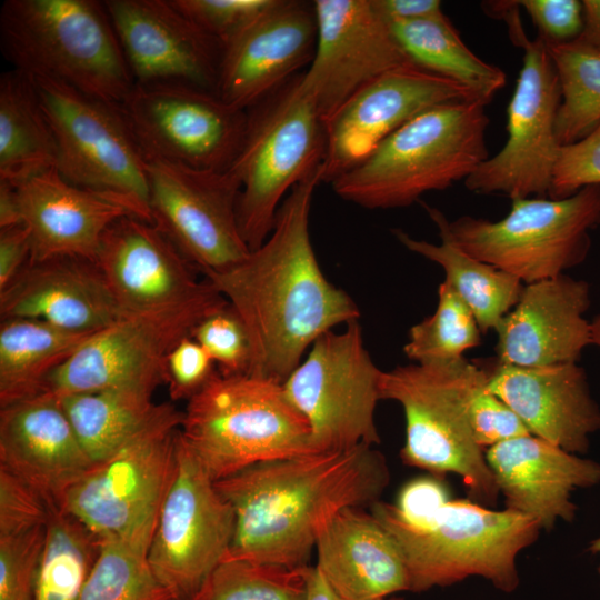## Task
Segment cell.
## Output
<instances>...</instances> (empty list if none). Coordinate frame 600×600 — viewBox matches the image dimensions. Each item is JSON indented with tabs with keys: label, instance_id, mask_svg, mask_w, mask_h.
<instances>
[{
	"label": "cell",
	"instance_id": "ee69618b",
	"mask_svg": "<svg viewBox=\"0 0 600 600\" xmlns=\"http://www.w3.org/2000/svg\"><path fill=\"white\" fill-rule=\"evenodd\" d=\"M593 184H600V123L579 141L560 147L548 197L568 198Z\"/></svg>",
	"mask_w": 600,
	"mask_h": 600
},
{
	"label": "cell",
	"instance_id": "f35d334b",
	"mask_svg": "<svg viewBox=\"0 0 600 600\" xmlns=\"http://www.w3.org/2000/svg\"><path fill=\"white\" fill-rule=\"evenodd\" d=\"M481 336L468 304L442 281L436 311L410 328L403 352L413 363L459 359L467 350L480 346Z\"/></svg>",
	"mask_w": 600,
	"mask_h": 600
},
{
	"label": "cell",
	"instance_id": "e0dca14e",
	"mask_svg": "<svg viewBox=\"0 0 600 600\" xmlns=\"http://www.w3.org/2000/svg\"><path fill=\"white\" fill-rule=\"evenodd\" d=\"M146 161L151 222L199 272L226 270L250 253L238 221L241 183L231 169Z\"/></svg>",
	"mask_w": 600,
	"mask_h": 600
},
{
	"label": "cell",
	"instance_id": "ffe728a7",
	"mask_svg": "<svg viewBox=\"0 0 600 600\" xmlns=\"http://www.w3.org/2000/svg\"><path fill=\"white\" fill-rule=\"evenodd\" d=\"M134 84L217 93L222 46L170 0H104Z\"/></svg>",
	"mask_w": 600,
	"mask_h": 600
},
{
	"label": "cell",
	"instance_id": "ba28073f",
	"mask_svg": "<svg viewBox=\"0 0 600 600\" xmlns=\"http://www.w3.org/2000/svg\"><path fill=\"white\" fill-rule=\"evenodd\" d=\"M422 207L441 239L529 284L564 274L586 260L590 231L600 224V184L563 199H514L497 221L472 216L449 221L439 209Z\"/></svg>",
	"mask_w": 600,
	"mask_h": 600
},
{
	"label": "cell",
	"instance_id": "8992f818",
	"mask_svg": "<svg viewBox=\"0 0 600 600\" xmlns=\"http://www.w3.org/2000/svg\"><path fill=\"white\" fill-rule=\"evenodd\" d=\"M483 369L464 357L409 363L383 371L381 400L398 402L404 414L406 464L441 478L459 476L470 500L493 506L500 494L483 449L470 427L468 402Z\"/></svg>",
	"mask_w": 600,
	"mask_h": 600
},
{
	"label": "cell",
	"instance_id": "2e32d148",
	"mask_svg": "<svg viewBox=\"0 0 600 600\" xmlns=\"http://www.w3.org/2000/svg\"><path fill=\"white\" fill-rule=\"evenodd\" d=\"M120 107L146 160L198 170H229L248 123L247 110L189 86L134 84Z\"/></svg>",
	"mask_w": 600,
	"mask_h": 600
},
{
	"label": "cell",
	"instance_id": "f5cc1de1",
	"mask_svg": "<svg viewBox=\"0 0 600 600\" xmlns=\"http://www.w3.org/2000/svg\"><path fill=\"white\" fill-rule=\"evenodd\" d=\"M22 224L16 186L0 180V229Z\"/></svg>",
	"mask_w": 600,
	"mask_h": 600
},
{
	"label": "cell",
	"instance_id": "ac0fdd59",
	"mask_svg": "<svg viewBox=\"0 0 600 600\" xmlns=\"http://www.w3.org/2000/svg\"><path fill=\"white\" fill-rule=\"evenodd\" d=\"M470 100L480 101L467 87L413 64L387 71L359 89L324 121L327 148L321 182L331 183L427 110Z\"/></svg>",
	"mask_w": 600,
	"mask_h": 600
},
{
	"label": "cell",
	"instance_id": "7dc6e473",
	"mask_svg": "<svg viewBox=\"0 0 600 600\" xmlns=\"http://www.w3.org/2000/svg\"><path fill=\"white\" fill-rule=\"evenodd\" d=\"M523 8L547 46L576 40L583 26L582 2L579 0H521Z\"/></svg>",
	"mask_w": 600,
	"mask_h": 600
},
{
	"label": "cell",
	"instance_id": "11a10c76",
	"mask_svg": "<svg viewBox=\"0 0 600 600\" xmlns=\"http://www.w3.org/2000/svg\"><path fill=\"white\" fill-rule=\"evenodd\" d=\"M591 341L600 348V312L591 321Z\"/></svg>",
	"mask_w": 600,
	"mask_h": 600
},
{
	"label": "cell",
	"instance_id": "9a60e30c",
	"mask_svg": "<svg viewBox=\"0 0 600 600\" xmlns=\"http://www.w3.org/2000/svg\"><path fill=\"white\" fill-rule=\"evenodd\" d=\"M511 39L524 53L507 108L508 138L496 156L464 180V186L474 193H502L511 200L547 198L561 147L556 136L559 80L540 37L530 40L522 30Z\"/></svg>",
	"mask_w": 600,
	"mask_h": 600
},
{
	"label": "cell",
	"instance_id": "1f68e13d",
	"mask_svg": "<svg viewBox=\"0 0 600 600\" xmlns=\"http://www.w3.org/2000/svg\"><path fill=\"white\" fill-rule=\"evenodd\" d=\"M389 23L412 64L467 87L486 106L506 86L503 70L473 53L446 14Z\"/></svg>",
	"mask_w": 600,
	"mask_h": 600
},
{
	"label": "cell",
	"instance_id": "bcb514c9",
	"mask_svg": "<svg viewBox=\"0 0 600 600\" xmlns=\"http://www.w3.org/2000/svg\"><path fill=\"white\" fill-rule=\"evenodd\" d=\"M218 372L206 350L191 337L171 350L166 364V383L172 401L189 400Z\"/></svg>",
	"mask_w": 600,
	"mask_h": 600
},
{
	"label": "cell",
	"instance_id": "6f0895ef",
	"mask_svg": "<svg viewBox=\"0 0 600 600\" xmlns=\"http://www.w3.org/2000/svg\"><path fill=\"white\" fill-rule=\"evenodd\" d=\"M374 600H403V599L400 597L391 596V597L380 598V599H374Z\"/></svg>",
	"mask_w": 600,
	"mask_h": 600
},
{
	"label": "cell",
	"instance_id": "8d00e7d4",
	"mask_svg": "<svg viewBox=\"0 0 600 600\" xmlns=\"http://www.w3.org/2000/svg\"><path fill=\"white\" fill-rule=\"evenodd\" d=\"M151 538L137 534L102 540L79 600L174 599L149 564Z\"/></svg>",
	"mask_w": 600,
	"mask_h": 600
},
{
	"label": "cell",
	"instance_id": "7a4b0ae2",
	"mask_svg": "<svg viewBox=\"0 0 600 600\" xmlns=\"http://www.w3.org/2000/svg\"><path fill=\"white\" fill-rule=\"evenodd\" d=\"M214 482L236 516L224 559L296 568L308 566L336 513L379 501L390 470L379 450L360 444L258 463Z\"/></svg>",
	"mask_w": 600,
	"mask_h": 600
},
{
	"label": "cell",
	"instance_id": "e575fe53",
	"mask_svg": "<svg viewBox=\"0 0 600 600\" xmlns=\"http://www.w3.org/2000/svg\"><path fill=\"white\" fill-rule=\"evenodd\" d=\"M100 548L83 523L50 504L34 600H79Z\"/></svg>",
	"mask_w": 600,
	"mask_h": 600
},
{
	"label": "cell",
	"instance_id": "52a82bcc",
	"mask_svg": "<svg viewBox=\"0 0 600 600\" xmlns=\"http://www.w3.org/2000/svg\"><path fill=\"white\" fill-rule=\"evenodd\" d=\"M181 436L218 481L251 466L314 452L310 428L282 383L217 372L187 401Z\"/></svg>",
	"mask_w": 600,
	"mask_h": 600
},
{
	"label": "cell",
	"instance_id": "f546056e",
	"mask_svg": "<svg viewBox=\"0 0 600 600\" xmlns=\"http://www.w3.org/2000/svg\"><path fill=\"white\" fill-rule=\"evenodd\" d=\"M91 334L37 319H1L0 408L43 391L50 374Z\"/></svg>",
	"mask_w": 600,
	"mask_h": 600
},
{
	"label": "cell",
	"instance_id": "4316f807",
	"mask_svg": "<svg viewBox=\"0 0 600 600\" xmlns=\"http://www.w3.org/2000/svg\"><path fill=\"white\" fill-rule=\"evenodd\" d=\"M0 316L30 318L94 333L127 316L92 260L60 256L29 260L0 291Z\"/></svg>",
	"mask_w": 600,
	"mask_h": 600
},
{
	"label": "cell",
	"instance_id": "7c38bea8",
	"mask_svg": "<svg viewBox=\"0 0 600 600\" xmlns=\"http://www.w3.org/2000/svg\"><path fill=\"white\" fill-rule=\"evenodd\" d=\"M382 373L364 347L359 321L312 343L282 384L309 424L314 452L380 443L374 411Z\"/></svg>",
	"mask_w": 600,
	"mask_h": 600
},
{
	"label": "cell",
	"instance_id": "9c48e42d",
	"mask_svg": "<svg viewBox=\"0 0 600 600\" xmlns=\"http://www.w3.org/2000/svg\"><path fill=\"white\" fill-rule=\"evenodd\" d=\"M247 111L244 138L230 169L241 183L238 221L252 251L271 233L284 196L320 169L327 134L302 74Z\"/></svg>",
	"mask_w": 600,
	"mask_h": 600
},
{
	"label": "cell",
	"instance_id": "d6986e66",
	"mask_svg": "<svg viewBox=\"0 0 600 600\" xmlns=\"http://www.w3.org/2000/svg\"><path fill=\"white\" fill-rule=\"evenodd\" d=\"M313 7L316 49L302 81L326 121L370 81L412 62L373 0H316Z\"/></svg>",
	"mask_w": 600,
	"mask_h": 600
},
{
	"label": "cell",
	"instance_id": "b9f144b4",
	"mask_svg": "<svg viewBox=\"0 0 600 600\" xmlns=\"http://www.w3.org/2000/svg\"><path fill=\"white\" fill-rule=\"evenodd\" d=\"M222 48L244 31L276 0H170Z\"/></svg>",
	"mask_w": 600,
	"mask_h": 600
},
{
	"label": "cell",
	"instance_id": "f1b7e54d",
	"mask_svg": "<svg viewBox=\"0 0 600 600\" xmlns=\"http://www.w3.org/2000/svg\"><path fill=\"white\" fill-rule=\"evenodd\" d=\"M317 569L344 600H374L409 591L401 552L372 513L344 508L321 529Z\"/></svg>",
	"mask_w": 600,
	"mask_h": 600
},
{
	"label": "cell",
	"instance_id": "816d5d0a",
	"mask_svg": "<svg viewBox=\"0 0 600 600\" xmlns=\"http://www.w3.org/2000/svg\"><path fill=\"white\" fill-rule=\"evenodd\" d=\"M583 26L576 41L600 51V0H583Z\"/></svg>",
	"mask_w": 600,
	"mask_h": 600
},
{
	"label": "cell",
	"instance_id": "680465c9",
	"mask_svg": "<svg viewBox=\"0 0 600 600\" xmlns=\"http://www.w3.org/2000/svg\"><path fill=\"white\" fill-rule=\"evenodd\" d=\"M170 600H176V599H170Z\"/></svg>",
	"mask_w": 600,
	"mask_h": 600
},
{
	"label": "cell",
	"instance_id": "484cf974",
	"mask_svg": "<svg viewBox=\"0 0 600 600\" xmlns=\"http://www.w3.org/2000/svg\"><path fill=\"white\" fill-rule=\"evenodd\" d=\"M484 456L506 509L534 519L541 529L571 522L577 511L572 492L600 483V462L532 434L492 446Z\"/></svg>",
	"mask_w": 600,
	"mask_h": 600
},
{
	"label": "cell",
	"instance_id": "7402d4cb",
	"mask_svg": "<svg viewBox=\"0 0 600 600\" xmlns=\"http://www.w3.org/2000/svg\"><path fill=\"white\" fill-rule=\"evenodd\" d=\"M489 389L521 419L532 436L570 453H586L600 431V407L578 362L520 367L480 361Z\"/></svg>",
	"mask_w": 600,
	"mask_h": 600
},
{
	"label": "cell",
	"instance_id": "74e56055",
	"mask_svg": "<svg viewBox=\"0 0 600 600\" xmlns=\"http://www.w3.org/2000/svg\"><path fill=\"white\" fill-rule=\"evenodd\" d=\"M308 571L224 559L189 600H307Z\"/></svg>",
	"mask_w": 600,
	"mask_h": 600
},
{
	"label": "cell",
	"instance_id": "4fadbf2b",
	"mask_svg": "<svg viewBox=\"0 0 600 600\" xmlns=\"http://www.w3.org/2000/svg\"><path fill=\"white\" fill-rule=\"evenodd\" d=\"M209 283L188 301L127 314L94 332L50 374L43 390L62 397L127 384L158 388L166 382L171 350L191 337L200 320L228 302Z\"/></svg>",
	"mask_w": 600,
	"mask_h": 600
},
{
	"label": "cell",
	"instance_id": "681fc988",
	"mask_svg": "<svg viewBox=\"0 0 600 600\" xmlns=\"http://www.w3.org/2000/svg\"><path fill=\"white\" fill-rule=\"evenodd\" d=\"M30 258V232L23 223L0 229V291L17 277Z\"/></svg>",
	"mask_w": 600,
	"mask_h": 600
},
{
	"label": "cell",
	"instance_id": "db71d44e",
	"mask_svg": "<svg viewBox=\"0 0 600 600\" xmlns=\"http://www.w3.org/2000/svg\"><path fill=\"white\" fill-rule=\"evenodd\" d=\"M307 600H344L322 578L317 567H309Z\"/></svg>",
	"mask_w": 600,
	"mask_h": 600
},
{
	"label": "cell",
	"instance_id": "f6af8a7d",
	"mask_svg": "<svg viewBox=\"0 0 600 600\" xmlns=\"http://www.w3.org/2000/svg\"><path fill=\"white\" fill-rule=\"evenodd\" d=\"M50 503L33 488L0 467V534L48 522Z\"/></svg>",
	"mask_w": 600,
	"mask_h": 600
},
{
	"label": "cell",
	"instance_id": "44dd1931",
	"mask_svg": "<svg viewBox=\"0 0 600 600\" xmlns=\"http://www.w3.org/2000/svg\"><path fill=\"white\" fill-rule=\"evenodd\" d=\"M313 2L276 0L222 49L217 94L248 110L310 63L316 49Z\"/></svg>",
	"mask_w": 600,
	"mask_h": 600
},
{
	"label": "cell",
	"instance_id": "d4e9b609",
	"mask_svg": "<svg viewBox=\"0 0 600 600\" xmlns=\"http://www.w3.org/2000/svg\"><path fill=\"white\" fill-rule=\"evenodd\" d=\"M60 399L51 391L0 408V467L59 506L92 466Z\"/></svg>",
	"mask_w": 600,
	"mask_h": 600
},
{
	"label": "cell",
	"instance_id": "5bb4252c",
	"mask_svg": "<svg viewBox=\"0 0 600 600\" xmlns=\"http://www.w3.org/2000/svg\"><path fill=\"white\" fill-rule=\"evenodd\" d=\"M234 529L232 506L179 430L174 471L148 550L153 573L176 600H189L224 560Z\"/></svg>",
	"mask_w": 600,
	"mask_h": 600
},
{
	"label": "cell",
	"instance_id": "83f0119b",
	"mask_svg": "<svg viewBox=\"0 0 600 600\" xmlns=\"http://www.w3.org/2000/svg\"><path fill=\"white\" fill-rule=\"evenodd\" d=\"M14 186L22 223L30 232L33 261L60 256L94 261L107 229L130 214L119 204L67 181L56 169Z\"/></svg>",
	"mask_w": 600,
	"mask_h": 600
},
{
	"label": "cell",
	"instance_id": "3957f363",
	"mask_svg": "<svg viewBox=\"0 0 600 600\" xmlns=\"http://www.w3.org/2000/svg\"><path fill=\"white\" fill-rule=\"evenodd\" d=\"M484 109V103L470 100L427 110L336 178L333 191L366 209H396L466 180L489 158Z\"/></svg>",
	"mask_w": 600,
	"mask_h": 600
},
{
	"label": "cell",
	"instance_id": "6da1fadb",
	"mask_svg": "<svg viewBox=\"0 0 600 600\" xmlns=\"http://www.w3.org/2000/svg\"><path fill=\"white\" fill-rule=\"evenodd\" d=\"M321 173L320 167L286 196L259 248L204 276L244 324L249 376L283 383L320 336L360 319L353 299L323 274L312 247L310 210Z\"/></svg>",
	"mask_w": 600,
	"mask_h": 600
},
{
	"label": "cell",
	"instance_id": "5b68a950",
	"mask_svg": "<svg viewBox=\"0 0 600 600\" xmlns=\"http://www.w3.org/2000/svg\"><path fill=\"white\" fill-rule=\"evenodd\" d=\"M371 513L397 543L409 591L448 587L468 577H482L512 592L519 584L518 554L541 530L532 518L492 510L472 500H450L423 526L406 522L394 504L377 501Z\"/></svg>",
	"mask_w": 600,
	"mask_h": 600
},
{
	"label": "cell",
	"instance_id": "4dcf8cb0",
	"mask_svg": "<svg viewBox=\"0 0 600 600\" xmlns=\"http://www.w3.org/2000/svg\"><path fill=\"white\" fill-rule=\"evenodd\" d=\"M57 149L31 78L16 69L0 77V180L19 183L54 169Z\"/></svg>",
	"mask_w": 600,
	"mask_h": 600
},
{
	"label": "cell",
	"instance_id": "d590c367",
	"mask_svg": "<svg viewBox=\"0 0 600 600\" xmlns=\"http://www.w3.org/2000/svg\"><path fill=\"white\" fill-rule=\"evenodd\" d=\"M547 47L561 93L556 136L559 144L566 146L600 123V51L576 40Z\"/></svg>",
	"mask_w": 600,
	"mask_h": 600
},
{
	"label": "cell",
	"instance_id": "603a6c76",
	"mask_svg": "<svg viewBox=\"0 0 600 600\" xmlns=\"http://www.w3.org/2000/svg\"><path fill=\"white\" fill-rule=\"evenodd\" d=\"M94 262L124 314L188 301L210 284L152 223L130 214L107 229Z\"/></svg>",
	"mask_w": 600,
	"mask_h": 600
},
{
	"label": "cell",
	"instance_id": "9f6ffc18",
	"mask_svg": "<svg viewBox=\"0 0 600 600\" xmlns=\"http://www.w3.org/2000/svg\"><path fill=\"white\" fill-rule=\"evenodd\" d=\"M589 550L593 553L600 554V537L591 541ZM600 571V567H599Z\"/></svg>",
	"mask_w": 600,
	"mask_h": 600
},
{
	"label": "cell",
	"instance_id": "60d3db41",
	"mask_svg": "<svg viewBox=\"0 0 600 600\" xmlns=\"http://www.w3.org/2000/svg\"><path fill=\"white\" fill-rule=\"evenodd\" d=\"M47 523L0 534V600H34Z\"/></svg>",
	"mask_w": 600,
	"mask_h": 600
},
{
	"label": "cell",
	"instance_id": "d6a6232c",
	"mask_svg": "<svg viewBox=\"0 0 600 600\" xmlns=\"http://www.w3.org/2000/svg\"><path fill=\"white\" fill-rule=\"evenodd\" d=\"M156 387L127 384L58 397L83 450L94 463L133 437L156 413Z\"/></svg>",
	"mask_w": 600,
	"mask_h": 600
},
{
	"label": "cell",
	"instance_id": "30bf717a",
	"mask_svg": "<svg viewBox=\"0 0 600 600\" xmlns=\"http://www.w3.org/2000/svg\"><path fill=\"white\" fill-rule=\"evenodd\" d=\"M30 78L54 138V169L152 223L147 161L121 107L52 79Z\"/></svg>",
	"mask_w": 600,
	"mask_h": 600
},
{
	"label": "cell",
	"instance_id": "7bdbcfd3",
	"mask_svg": "<svg viewBox=\"0 0 600 600\" xmlns=\"http://www.w3.org/2000/svg\"><path fill=\"white\" fill-rule=\"evenodd\" d=\"M468 414L473 438L482 449L531 434L517 413L489 389L486 371L471 391Z\"/></svg>",
	"mask_w": 600,
	"mask_h": 600
},
{
	"label": "cell",
	"instance_id": "f907efd6",
	"mask_svg": "<svg viewBox=\"0 0 600 600\" xmlns=\"http://www.w3.org/2000/svg\"><path fill=\"white\" fill-rule=\"evenodd\" d=\"M373 4L389 22L426 20L444 14L439 0H373Z\"/></svg>",
	"mask_w": 600,
	"mask_h": 600
},
{
	"label": "cell",
	"instance_id": "836d02e7",
	"mask_svg": "<svg viewBox=\"0 0 600 600\" xmlns=\"http://www.w3.org/2000/svg\"><path fill=\"white\" fill-rule=\"evenodd\" d=\"M396 239L409 251L440 266L448 282L468 304L482 334L493 330L518 302L523 283L514 276L466 253L452 242L414 239L392 229Z\"/></svg>",
	"mask_w": 600,
	"mask_h": 600
},
{
	"label": "cell",
	"instance_id": "cb8c5ba5",
	"mask_svg": "<svg viewBox=\"0 0 600 600\" xmlns=\"http://www.w3.org/2000/svg\"><path fill=\"white\" fill-rule=\"evenodd\" d=\"M586 280L567 274L524 284L518 302L494 329L496 358L520 367L578 362L592 344Z\"/></svg>",
	"mask_w": 600,
	"mask_h": 600
},
{
	"label": "cell",
	"instance_id": "8fae6325",
	"mask_svg": "<svg viewBox=\"0 0 600 600\" xmlns=\"http://www.w3.org/2000/svg\"><path fill=\"white\" fill-rule=\"evenodd\" d=\"M183 411L160 403L152 418L106 459L92 463L59 507L101 541L153 534L176 467Z\"/></svg>",
	"mask_w": 600,
	"mask_h": 600
},
{
	"label": "cell",
	"instance_id": "277c9868",
	"mask_svg": "<svg viewBox=\"0 0 600 600\" xmlns=\"http://www.w3.org/2000/svg\"><path fill=\"white\" fill-rule=\"evenodd\" d=\"M0 44L13 69L112 104L134 86L103 1L7 0Z\"/></svg>",
	"mask_w": 600,
	"mask_h": 600
},
{
	"label": "cell",
	"instance_id": "c3c4849f",
	"mask_svg": "<svg viewBox=\"0 0 600 600\" xmlns=\"http://www.w3.org/2000/svg\"><path fill=\"white\" fill-rule=\"evenodd\" d=\"M450 501L448 490L438 477L409 481L399 492L394 508L412 526H423Z\"/></svg>",
	"mask_w": 600,
	"mask_h": 600
},
{
	"label": "cell",
	"instance_id": "ab89813d",
	"mask_svg": "<svg viewBox=\"0 0 600 600\" xmlns=\"http://www.w3.org/2000/svg\"><path fill=\"white\" fill-rule=\"evenodd\" d=\"M226 377L248 374L251 347L240 317L227 302L198 322L191 333Z\"/></svg>",
	"mask_w": 600,
	"mask_h": 600
}]
</instances>
